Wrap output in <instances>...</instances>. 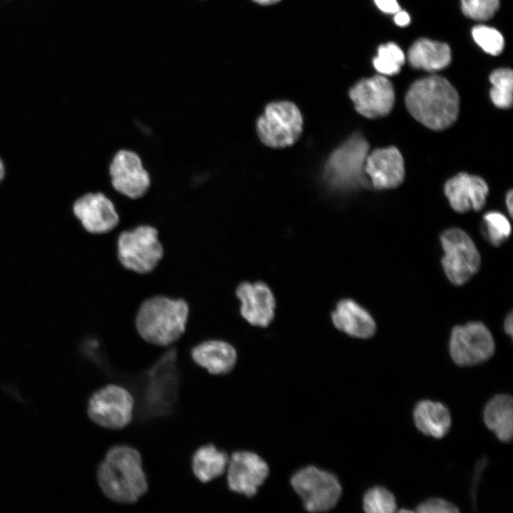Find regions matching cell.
Instances as JSON below:
<instances>
[{
    "label": "cell",
    "instance_id": "obj_37",
    "mask_svg": "<svg viewBox=\"0 0 513 513\" xmlns=\"http://www.w3.org/2000/svg\"><path fill=\"white\" fill-rule=\"evenodd\" d=\"M5 174V168L2 160L0 158V182L3 180Z\"/></svg>",
    "mask_w": 513,
    "mask_h": 513
},
{
    "label": "cell",
    "instance_id": "obj_35",
    "mask_svg": "<svg viewBox=\"0 0 513 513\" xmlns=\"http://www.w3.org/2000/svg\"><path fill=\"white\" fill-rule=\"evenodd\" d=\"M506 205L508 209V212L510 214V216H512V210H513V193L512 191L510 190L506 197Z\"/></svg>",
    "mask_w": 513,
    "mask_h": 513
},
{
    "label": "cell",
    "instance_id": "obj_27",
    "mask_svg": "<svg viewBox=\"0 0 513 513\" xmlns=\"http://www.w3.org/2000/svg\"><path fill=\"white\" fill-rule=\"evenodd\" d=\"M508 219L499 212H489L483 217L482 233L490 244L499 246L511 234Z\"/></svg>",
    "mask_w": 513,
    "mask_h": 513
},
{
    "label": "cell",
    "instance_id": "obj_11",
    "mask_svg": "<svg viewBox=\"0 0 513 513\" xmlns=\"http://www.w3.org/2000/svg\"><path fill=\"white\" fill-rule=\"evenodd\" d=\"M134 399L125 388L114 384L95 391L90 398L87 412L97 425L113 430L126 427L133 418Z\"/></svg>",
    "mask_w": 513,
    "mask_h": 513
},
{
    "label": "cell",
    "instance_id": "obj_5",
    "mask_svg": "<svg viewBox=\"0 0 513 513\" xmlns=\"http://www.w3.org/2000/svg\"><path fill=\"white\" fill-rule=\"evenodd\" d=\"M146 373L143 393V409L150 415H159L170 411L175 404L178 386L176 364L177 348L172 345Z\"/></svg>",
    "mask_w": 513,
    "mask_h": 513
},
{
    "label": "cell",
    "instance_id": "obj_2",
    "mask_svg": "<svg viewBox=\"0 0 513 513\" xmlns=\"http://www.w3.org/2000/svg\"><path fill=\"white\" fill-rule=\"evenodd\" d=\"M189 305L182 298L157 294L145 299L137 310L134 323L139 336L160 348L175 345L184 335Z\"/></svg>",
    "mask_w": 513,
    "mask_h": 513
},
{
    "label": "cell",
    "instance_id": "obj_16",
    "mask_svg": "<svg viewBox=\"0 0 513 513\" xmlns=\"http://www.w3.org/2000/svg\"><path fill=\"white\" fill-rule=\"evenodd\" d=\"M235 294L241 302L240 314L249 323L266 327L272 321L275 299L266 284L244 281L238 285Z\"/></svg>",
    "mask_w": 513,
    "mask_h": 513
},
{
    "label": "cell",
    "instance_id": "obj_23",
    "mask_svg": "<svg viewBox=\"0 0 513 513\" xmlns=\"http://www.w3.org/2000/svg\"><path fill=\"white\" fill-rule=\"evenodd\" d=\"M486 426L502 442H508L513 435V400L507 394H498L491 398L484 410Z\"/></svg>",
    "mask_w": 513,
    "mask_h": 513
},
{
    "label": "cell",
    "instance_id": "obj_1",
    "mask_svg": "<svg viewBox=\"0 0 513 513\" xmlns=\"http://www.w3.org/2000/svg\"><path fill=\"white\" fill-rule=\"evenodd\" d=\"M97 481L109 499L120 504H133L148 490L140 452L127 445L108 450L97 469Z\"/></svg>",
    "mask_w": 513,
    "mask_h": 513
},
{
    "label": "cell",
    "instance_id": "obj_7",
    "mask_svg": "<svg viewBox=\"0 0 513 513\" xmlns=\"http://www.w3.org/2000/svg\"><path fill=\"white\" fill-rule=\"evenodd\" d=\"M291 484L304 508L311 512L335 507L342 493L341 483L333 474L313 465L297 471L291 477Z\"/></svg>",
    "mask_w": 513,
    "mask_h": 513
},
{
    "label": "cell",
    "instance_id": "obj_28",
    "mask_svg": "<svg viewBox=\"0 0 513 513\" xmlns=\"http://www.w3.org/2000/svg\"><path fill=\"white\" fill-rule=\"evenodd\" d=\"M363 508L368 513H392L397 508L393 494L381 486L373 487L365 493Z\"/></svg>",
    "mask_w": 513,
    "mask_h": 513
},
{
    "label": "cell",
    "instance_id": "obj_17",
    "mask_svg": "<svg viewBox=\"0 0 513 513\" xmlns=\"http://www.w3.org/2000/svg\"><path fill=\"white\" fill-rule=\"evenodd\" d=\"M364 172L375 188H395L405 177L403 157L394 146L375 149L366 157Z\"/></svg>",
    "mask_w": 513,
    "mask_h": 513
},
{
    "label": "cell",
    "instance_id": "obj_18",
    "mask_svg": "<svg viewBox=\"0 0 513 513\" xmlns=\"http://www.w3.org/2000/svg\"><path fill=\"white\" fill-rule=\"evenodd\" d=\"M444 190L452 208L464 213L483 208L489 187L482 177L460 172L446 182Z\"/></svg>",
    "mask_w": 513,
    "mask_h": 513
},
{
    "label": "cell",
    "instance_id": "obj_22",
    "mask_svg": "<svg viewBox=\"0 0 513 513\" xmlns=\"http://www.w3.org/2000/svg\"><path fill=\"white\" fill-rule=\"evenodd\" d=\"M408 60L414 68L435 71L449 65L451 51L445 43L420 38L408 49Z\"/></svg>",
    "mask_w": 513,
    "mask_h": 513
},
{
    "label": "cell",
    "instance_id": "obj_25",
    "mask_svg": "<svg viewBox=\"0 0 513 513\" xmlns=\"http://www.w3.org/2000/svg\"><path fill=\"white\" fill-rule=\"evenodd\" d=\"M489 81L492 84L490 98L494 105L502 109L511 108L512 104L513 74L509 68H499L494 71Z\"/></svg>",
    "mask_w": 513,
    "mask_h": 513
},
{
    "label": "cell",
    "instance_id": "obj_14",
    "mask_svg": "<svg viewBox=\"0 0 513 513\" xmlns=\"http://www.w3.org/2000/svg\"><path fill=\"white\" fill-rule=\"evenodd\" d=\"M349 96L356 111L370 119L388 115L395 103L393 86L380 74L359 81L350 89Z\"/></svg>",
    "mask_w": 513,
    "mask_h": 513
},
{
    "label": "cell",
    "instance_id": "obj_8",
    "mask_svg": "<svg viewBox=\"0 0 513 513\" xmlns=\"http://www.w3.org/2000/svg\"><path fill=\"white\" fill-rule=\"evenodd\" d=\"M440 242L444 251L441 261L447 279L455 285H463L480 268L478 249L471 237L459 228L443 232Z\"/></svg>",
    "mask_w": 513,
    "mask_h": 513
},
{
    "label": "cell",
    "instance_id": "obj_10",
    "mask_svg": "<svg viewBox=\"0 0 513 513\" xmlns=\"http://www.w3.org/2000/svg\"><path fill=\"white\" fill-rule=\"evenodd\" d=\"M108 175L113 190L131 200L143 197L151 187L150 173L133 150H118L108 165Z\"/></svg>",
    "mask_w": 513,
    "mask_h": 513
},
{
    "label": "cell",
    "instance_id": "obj_6",
    "mask_svg": "<svg viewBox=\"0 0 513 513\" xmlns=\"http://www.w3.org/2000/svg\"><path fill=\"white\" fill-rule=\"evenodd\" d=\"M302 128L299 109L294 103L285 100L268 104L256 121L260 140L274 148L292 145L301 136Z\"/></svg>",
    "mask_w": 513,
    "mask_h": 513
},
{
    "label": "cell",
    "instance_id": "obj_26",
    "mask_svg": "<svg viewBox=\"0 0 513 513\" xmlns=\"http://www.w3.org/2000/svg\"><path fill=\"white\" fill-rule=\"evenodd\" d=\"M405 62V55L400 48L394 43L380 46L378 56L373 61L376 71L383 76L398 73Z\"/></svg>",
    "mask_w": 513,
    "mask_h": 513
},
{
    "label": "cell",
    "instance_id": "obj_29",
    "mask_svg": "<svg viewBox=\"0 0 513 513\" xmlns=\"http://www.w3.org/2000/svg\"><path fill=\"white\" fill-rule=\"evenodd\" d=\"M475 41L486 52L493 56L499 54L504 47L502 35L495 28L478 25L472 30Z\"/></svg>",
    "mask_w": 513,
    "mask_h": 513
},
{
    "label": "cell",
    "instance_id": "obj_33",
    "mask_svg": "<svg viewBox=\"0 0 513 513\" xmlns=\"http://www.w3.org/2000/svg\"><path fill=\"white\" fill-rule=\"evenodd\" d=\"M394 21L397 25L404 26L410 23V18L407 12L400 10L395 14Z\"/></svg>",
    "mask_w": 513,
    "mask_h": 513
},
{
    "label": "cell",
    "instance_id": "obj_3",
    "mask_svg": "<svg viewBox=\"0 0 513 513\" xmlns=\"http://www.w3.org/2000/svg\"><path fill=\"white\" fill-rule=\"evenodd\" d=\"M405 105L419 123L434 130L450 127L457 120L460 100L445 78L430 76L415 81L405 95Z\"/></svg>",
    "mask_w": 513,
    "mask_h": 513
},
{
    "label": "cell",
    "instance_id": "obj_4",
    "mask_svg": "<svg viewBox=\"0 0 513 513\" xmlns=\"http://www.w3.org/2000/svg\"><path fill=\"white\" fill-rule=\"evenodd\" d=\"M116 254L124 269L139 274L152 272L164 255L157 229L142 224L120 231L116 238Z\"/></svg>",
    "mask_w": 513,
    "mask_h": 513
},
{
    "label": "cell",
    "instance_id": "obj_15",
    "mask_svg": "<svg viewBox=\"0 0 513 513\" xmlns=\"http://www.w3.org/2000/svg\"><path fill=\"white\" fill-rule=\"evenodd\" d=\"M227 468L229 489L249 497L256 494L269 473L266 461L256 453L247 450L234 452Z\"/></svg>",
    "mask_w": 513,
    "mask_h": 513
},
{
    "label": "cell",
    "instance_id": "obj_20",
    "mask_svg": "<svg viewBox=\"0 0 513 513\" xmlns=\"http://www.w3.org/2000/svg\"><path fill=\"white\" fill-rule=\"evenodd\" d=\"M334 326L346 334L358 338H369L376 330V324L370 313L349 299H342L331 314Z\"/></svg>",
    "mask_w": 513,
    "mask_h": 513
},
{
    "label": "cell",
    "instance_id": "obj_19",
    "mask_svg": "<svg viewBox=\"0 0 513 513\" xmlns=\"http://www.w3.org/2000/svg\"><path fill=\"white\" fill-rule=\"evenodd\" d=\"M189 354L195 365L212 375L229 373L237 360L234 347L219 338H208L196 343L190 348Z\"/></svg>",
    "mask_w": 513,
    "mask_h": 513
},
{
    "label": "cell",
    "instance_id": "obj_13",
    "mask_svg": "<svg viewBox=\"0 0 513 513\" xmlns=\"http://www.w3.org/2000/svg\"><path fill=\"white\" fill-rule=\"evenodd\" d=\"M72 211L82 228L92 234L113 232L120 216L113 201L103 192H88L75 200Z\"/></svg>",
    "mask_w": 513,
    "mask_h": 513
},
{
    "label": "cell",
    "instance_id": "obj_30",
    "mask_svg": "<svg viewBox=\"0 0 513 513\" xmlns=\"http://www.w3.org/2000/svg\"><path fill=\"white\" fill-rule=\"evenodd\" d=\"M463 14L477 21L491 19L499 6V0H461Z\"/></svg>",
    "mask_w": 513,
    "mask_h": 513
},
{
    "label": "cell",
    "instance_id": "obj_21",
    "mask_svg": "<svg viewBox=\"0 0 513 513\" xmlns=\"http://www.w3.org/2000/svg\"><path fill=\"white\" fill-rule=\"evenodd\" d=\"M413 416L416 428L422 433L435 438L443 437L451 426L449 410L440 402L420 400L415 406Z\"/></svg>",
    "mask_w": 513,
    "mask_h": 513
},
{
    "label": "cell",
    "instance_id": "obj_32",
    "mask_svg": "<svg viewBox=\"0 0 513 513\" xmlns=\"http://www.w3.org/2000/svg\"><path fill=\"white\" fill-rule=\"evenodd\" d=\"M374 1L380 10L387 14H395L400 10L396 0H374Z\"/></svg>",
    "mask_w": 513,
    "mask_h": 513
},
{
    "label": "cell",
    "instance_id": "obj_9",
    "mask_svg": "<svg viewBox=\"0 0 513 513\" xmlns=\"http://www.w3.org/2000/svg\"><path fill=\"white\" fill-rule=\"evenodd\" d=\"M368 153L369 144L363 136L359 133L351 136L331 153L326 163L325 176L328 182L341 188L361 182Z\"/></svg>",
    "mask_w": 513,
    "mask_h": 513
},
{
    "label": "cell",
    "instance_id": "obj_12",
    "mask_svg": "<svg viewBox=\"0 0 513 513\" xmlns=\"http://www.w3.org/2000/svg\"><path fill=\"white\" fill-rule=\"evenodd\" d=\"M495 345L489 329L479 321L455 326L450 339L452 361L460 366L484 363L494 354Z\"/></svg>",
    "mask_w": 513,
    "mask_h": 513
},
{
    "label": "cell",
    "instance_id": "obj_24",
    "mask_svg": "<svg viewBox=\"0 0 513 513\" xmlns=\"http://www.w3.org/2000/svg\"><path fill=\"white\" fill-rule=\"evenodd\" d=\"M229 457L209 444L199 447L192 457V470L195 476L207 483L221 476L225 472Z\"/></svg>",
    "mask_w": 513,
    "mask_h": 513
},
{
    "label": "cell",
    "instance_id": "obj_31",
    "mask_svg": "<svg viewBox=\"0 0 513 513\" xmlns=\"http://www.w3.org/2000/svg\"><path fill=\"white\" fill-rule=\"evenodd\" d=\"M416 512L420 513H457L458 508L444 499L432 497L419 504Z\"/></svg>",
    "mask_w": 513,
    "mask_h": 513
},
{
    "label": "cell",
    "instance_id": "obj_34",
    "mask_svg": "<svg viewBox=\"0 0 513 513\" xmlns=\"http://www.w3.org/2000/svg\"><path fill=\"white\" fill-rule=\"evenodd\" d=\"M512 313L510 312L506 317L504 323V329L506 333L512 337L513 328H512Z\"/></svg>",
    "mask_w": 513,
    "mask_h": 513
},
{
    "label": "cell",
    "instance_id": "obj_36",
    "mask_svg": "<svg viewBox=\"0 0 513 513\" xmlns=\"http://www.w3.org/2000/svg\"><path fill=\"white\" fill-rule=\"evenodd\" d=\"M252 1L260 5L267 6V5L276 4L279 1H280L281 0H252Z\"/></svg>",
    "mask_w": 513,
    "mask_h": 513
}]
</instances>
